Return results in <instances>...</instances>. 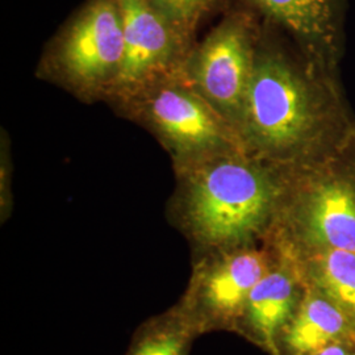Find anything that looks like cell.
Wrapping results in <instances>:
<instances>
[{
	"mask_svg": "<svg viewBox=\"0 0 355 355\" xmlns=\"http://www.w3.org/2000/svg\"><path fill=\"white\" fill-rule=\"evenodd\" d=\"M275 257V248L266 240L192 261L189 284L177 303L199 337L214 331L234 333L249 293Z\"/></svg>",
	"mask_w": 355,
	"mask_h": 355,
	"instance_id": "cell-2",
	"label": "cell"
},
{
	"mask_svg": "<svg viewBox=\"0 0 355 355\" xmlns=\"http://www.w3.org/2000/svg\"><path fill=\"white\" fill-rule=\"evenodd\" d=\"M341 341H355V329L343 312L318 290L304 297L280 330L271 355H311Z\"/></svg>",
	"mask_w": 355,
	"mask_h": 355,
	"instance_id": "cell-10",
	"label": "cell"
},
{
	"mask_svg": "<svg viewBox=\"0 0 355 355\" xmlns=\"http://www.w3.org/2000/svg\"><path fill=\"white\" fill-rule=\"evenodd\" d=\"M295 249L355 253V175L330 171L284 182L270 234Z\"/></svg>",
	"mask_w": 355,
	"mask_h": 355,
	"instance_id": "cell-4",
	"label": "cell"
},
{
	"mask_svg": "<svg viewBox=\"0 0 355 355\" xmlns=\"http://www.w3.org/2000/svg\"><path fill=\"white\" fill-rule=\"evenodd\" d=\"M187 38L216 0H148Z\"/></svg>",
	"mask_w": 355,
	"mask_h": 355,
	"instance_id": "cell-14",
	"label": "cell"
},
{
	"mask_svg": "<svg viewBox=\"0 0 355 355\" xmlns=\"http://www.w3.org/2000/svg\"><path fill=\"white\" fill-rule=\"evenodd\" d=\"M267 240L275 248V261L249 293L234 334L271 355L280 330L302 303L306 284L290 250L282 242Z\"/></svg>",
	"mask_w": 355,
	"mask_h": 355,
	"instance_id": "cell-9",
	"label": "cell"
},
{
	"mask_svg": "<svg viewBox=\"0 0 355 355\" xmlns=\"http://www.w3.org/2000/svg\"><path fill=\"white\" fill-rule=\"evenodd\" d=\"M196 338V330L175 303L139 325L124 355H190Z\"/></svg>",
	"mask_w": 355,
	"mask_h": 355,
	"instance_id": "cell-12",
	"label": "cell"
},
{
	"mask_svg": "<svg viewBox=\"0 0 355 355\" xmlns=\"http://www.w3.org/2000/svg\"><path fill=\"white\" fill-rule=\"evenodd\" d=\"M123 58V20L116 0H91L64 31L54 64L79 92L111 94Z\"/></svg>",
	"mask_w": 355,
	"mask_h": 355,
	"instance_id": "cell-6",
	"label": "cell"
},
{
	"mask_svg": "<svg viewBox=\"0 0 355 355\" xmlns=\"http://www.w3.org/2000/svg\"><path fill=\"white\" fill-rule=\"evenodd\" d=\"M354 355H355V350H354Z\"/></svg>",
	"mask_w": 355,
	"mask_h": 355,
	"instance_id": "cell-16",
	"label": "cell"
},
{
	"mask_svg": "<svg viewBox=\"0 0 355 355\" xmlns=\"http://www.w3.org/2000/svg\"><path fill=\"white\" fill-rule=\"evenodd\" d=\"M316 114L304 80L277 55H255L239 129L267 154L290 152L306 140Z\"/></svg>",
	"mask_w": 355,
	"mask_h": 355,
	"instance_id": "cell-3",
	"label": "cell"
},
{
	"mask_svg": "<svg viewBox=\"0 0 355 355\" xmlns=\"http://www.w3.org/2000/svg\"><path fill=\"white\" fill-rule=\"evenodd\" d=\"M230 153L182 166L171 217L190 240L192 261L266 241L278 215L284 180Z\"/></svg>",
	"mask_w": 355,
	"mask_h": 355,
	"instance_id": "cell-1",
	"label": "cell"
},
{
	"mask_svg": "<svg viewBox=\"0 0 355 355\" xmlns=\"http://www.w3.org/2000/svg\"><path fill=\"white\" fill-rule=\"evenodd\" d=\"M124 32V58L112 92L132 99L179 74L186 62V37L148 0H116Z\"/></svg>",
	"mask_w": 355,
	"mask_h": 355,
	"instance_id": "cell-8",
	"label": "cell"
},
{
	"mask_svg": "<svg viewBox=\"0 0 355 355\" xmlns=\"http://www.w3.org/2000/svg\"><path fill=\"white\" fill-rule=\"evenodd\" d=\"M130 101H137L144 119L183 165L236 148L234 127L191 86L183 70Z\"/></svg>",
	"mask_w": 355,
	"mask_h": 355,
	"instance_id": "cell-5",
	"label": "cell"
},
{
	"mask_svg": "<svg viewBox=\"0 0 355 355\" xmlns=\"http://www.w3.org/2000/svg\"><path fill=\"white\" fill-rule=\"evenodd\" d=\"M355 341L331 343L311 355H354Z\"/></svg>",
	"mask_w": 355,
	"mask_h": 355,
	"instance_id": "cell-15",
	"label": "cell"
},
{
	"mask_svg": "<svg viewBox=\"0 0 355 355\" xmlns=\"http://www.w3.org/2000/svg\"><path fill=\"white\" fill-rule=\"evenodd\" d=\"M254 61L250 26L241 17L233 16L192 51L183 66V76L237 129Z\"/></svg>",
	"mask_w": 355,
	"mask_h": 355,
	"instance_id": "cell-7",
	"label": "cell"
},
{
	"mask_svg": "<svg viewBox=\"0 0 355 355\" xmlns=\"http://www.w3.org/2000/svg\"><path fill=\"white\" fill-rule=\"evenodd\" d=\"M280 24L309 40H325L331 32L333 0H253Z\"/></svg>",
	"mask_w": 355,
	"mask_h": 355,
	"instance_id": "cell-13",
	"label": "cell"
},
{
	"mask_svg": "<svg viewBox=\"0 0 355 355\" xmlns=\"http://www.w3.org/2000/svg\"><path fill=\"white\" fill-rule=\"evenodd\" d=\"M271 239L290 250L305 284L328 297L355 329V253L328 248L302 250Z\"/></svg>",
	"mask_w": 355,
	"mask_h": 355,
	"instance_id": "cell-11",
	"label": "cell"
}]
</instances>
